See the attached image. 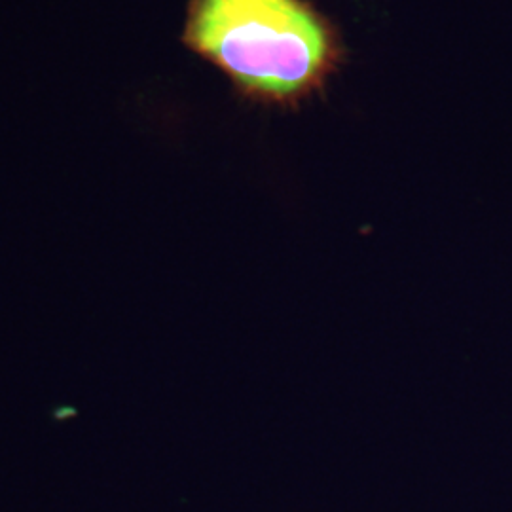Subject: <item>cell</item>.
Segmentation results:
<instances>
[{
    "mask_svg": "<svg viewBox=\"0 0 512 512\" xmlns=\"http://www.w3.org/2000/svg\"><path fill=\"white\" fill-rule=\"evenodd\" d=\"M184 42L239 92L277 105L317 92L338 61L329 21L304 0H190Z\"/></svg>",
    "mask_w": 512,
    "mask_h": 512,
    "instance_id": "1",
    "label": "cell"
}]
</instances>
